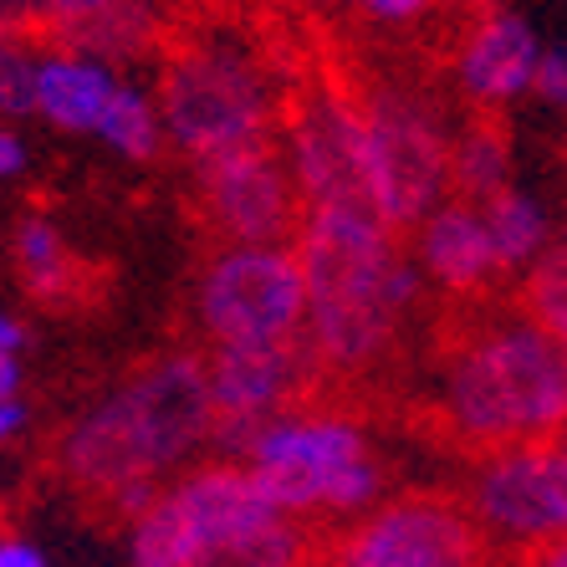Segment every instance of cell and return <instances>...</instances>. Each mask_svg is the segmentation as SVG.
Here are the masks:
<instances>
[{
  "label": "cell",
  "instance_id": "obj_5",
  "mask_svg": "<svg viewBox=\"0 0 567 567\" xmlns=\"http://www.w3.org/2000/svg\"><path fill=\"white\" fill-rule=\"evenodd\" d=\"M338 567H506V547L471 512L461 486L404 491L348 522Z\"/></svg>",
  "mask_w": 567,
  "mask_h": 567
},
{
  "label": "cell",
  "instance_id": "obj_11",
  "mask_svg": "<svg viewBox=\"0 0 567 567\" xmlns=\"http://www.w3.org/2000/svg\"><path fill=\"white\" fill-rule=\"evenodd\" d=\"M164 496H169L174 512L185 516L199 553L225 537H236V532H251L261 522H271V516H281V506L266 496V486L256 481L251 465H236V461L199 465V471L179 475Z\"/></svg>",
  "mask_w": 567,
  "mask_h": 567
},
{
  "label": "cell",
  "instance_id": "obj_10",
  "mask_svg": "<svg viewBox=\"0 0 567 567\" xmlns=\"http://www.w3.org/2000/svg\"><path fill=\"white\" fill-rule=\"evenodd\" d=\"M414 246H420V261L430 266V277L440 281L445 297H475V302L512 297L516 277H512V266L496 256V240H491L475 205L450 199L445 210H435L420 225Z\"/></svg>",
  "mask_w": 567,
  "mask_h": 567
},
{
  "label": "cell",
  "instance_id": "obj_25",
  "mask_svg": "<svg viewBox=\"0 0 567 567\" xmlns=\"http://www.w3.org/2000/svg\"><path fill=\"white\" fill-rule=\"evenodd\" d=\"M16 389H21V363L16 353H0V404H16Z\"/></svg>",
  "mask_w": 567,
  "mask_h": 567
},
{
  "label": "cell",
  "instance_id": "obj_13",
  "mask_svg": "<svg viewBox=\"0 0 567 567\" xmlns=\"http://www.w3.org/2000/svg\"><path fill=\"white\" fill-rule=\"evenodd\" d=\"M348 522L338 516H271L251 532L215 542L195 557V567H328L338 557Z\"/></svg>",
  "mask_w": 567,
  "mask_h": 567
},
{
  "label": "cell",
  "instance_id": "obj_21",
  "mask_svg": "<svg viewBox=\"0 0 567 567\" xmlns=\"http://www.w3.org/2000/svg\"><path fill=\"white\" fill-rule=\"evenodd\" d=\"M506 567H567V532L506 547Z\"/></svg>",
  "mask_w": 567,
  "mask_h": 567
},
{
  "label": "cell",
  "instance_id": "obj_33",
  "mask_svg": "<svg viewBox=\"0 0 567 567\" xmlns=\"http://www.w3.org/2000/svg\"><path fill=\"white\" fill-rule=\"evenodd\" d=\"M563 154H567V138H563Z\"/></svg>",
  "mask_w": 567,
  "mask_h": 567
},
{
  "label": "cell",
  "instance_id": "obj_32",
  "mask_svg": "<svg viewBox=\"0 0 567 567\" xmlns=\"http://www.w3.org/2000/svg\"><path fill=\"white\" fill-rule=\"evenodd\" d=\"M328 567H338V557H332V563H328Z\"/></svg>",
  "mask_w": 567,
  "mask_h": 567
},
{
  "label": "cell",
  "instance_id": "obj_26",
  "mask_svg": "<svg viewBox=\"0 0 567 567\" xmlns=\"http://www.w3.org/2000/svg\"><path fill=\"white\" fill-rule=\"evenodd\" d=\"M21 343H27V332H21V322L0 312V353H16Z\"/></svg>",
  "mask_w": 567,
  "mask_h": 567
},
{
  "label": "cell",
  "instance_id": "obj_14",
  "mask_svg": "<svg viewBox=\"0 0 567 567\" xmlns=\"http://www.w3.org/2000/svg\"><path fill=\"white\" fill-rule=\"evenodd\" d=\"M118 87L123 82L113 78L107 62L47 47V52H41V78H37V113L52 123V128L97 133L107 118V107H113V97H118Z\"/></svg>",
  "mask_w": 567,
  "mask_h": 567
},
{
  "label": "cell",
  "instance_id": "obj_30",
  "mask_svg": "<svg viewBox=\"0 0 567 567\" xmlns=\"http://www.w3.org/2000/svg\"><path fill=\"white\" fill-rule=\"evenodd\" d=\"M557 455H563V461H567V440H563V445H557Z\"/></svg>",
  "mask_w": 567,
  "mask_h": 567
},
{
  "label": "cell",
  "instance_id": "obj_24",
  "mask_svg": "<svg viewBox=\"0 0 567 567\" xmlns=\"http://www.w3.org/2000/svg\"><path fill=\"white\" fill-rule=\"evenodd\" d=\"M21 164H27V148H21V138H16L11 128H0V179H6V174H16Z\"/></svg>",
  "mask_w": 567,
  "mask_h": 567
},
{
  "label": "cell",
  "instance_id": "obj_20",
  "mask_svg": "<svg viewBox=\"0 0 567 567\" xmlns=\"http://www.w3.org/2000/svg\"><path fill=\"white\" fill-rule=\"evenodd\" d=\"M97 133H103V138L118 148L123 158H148L158 148V113H154V103H148L138 87H128V82H123Z\"/></svg>",
  "mask_w": 567,
  "mask_h": 567
},
{
  "label": "cell",
  "instance_id": "obj_18",
  "mask_svg": "<svg viewBox=\"0 0 567 567\" xmlns=\"http://www.w3.org/2000/svg\"><path fill=\"white\" fill-rule=\"evenodd\" d=\"M107 6H118V0H0V11H6L11 31L41 41V47H56L78 21L107 11Z\"/></svg>",
  "mask_w": 567,
  "mask_h": 567
},
{
  "label": "cell",
  "instance_id": "obj_27",
  "mask_svg": "<svg viewBox=\"0 0 567 567\" xmlns=\"http://www.w3.org/2000/svg\"><path fill=\"white\" fill-rule=\"evenodd\" d=\"M21 424H27V410H21V404H0V445H6Z\"/></svg>",
  "mask_w": 567,
  "mask_h": 567
},
{
  "label": "cell",
  "instance_id": "obj_3",
  "mask_svg": "<svg viewBox=\"0 0 567 567\" xmlns=\"http://www.w3.org/2000/svg\"><path fill=\"white\" fill-rule=\"evenodd\" d=\"M251 471L291 516H348L379 496V461L343 420H281L251 440Z\"/></svg>",
  "mask_w": 567,
  "mask_h": 567
},
{
  "label": "cell",
  "instance_id": "obj_22",
  "mask_svg": "<svg viewBox=\"0 0 567 567\" xmlns=\"http://www.w3.org/2000/svg\"><path fill=\"white\" fill-rule=\"evenodd\" d=\"M532 87H537L542 97H553V103L567 107V47H557V52H547L537 62V78H532Z\"/></svg>",
  "mask_w": 567,
  "mask_h": 567
},
{
  "label": "cell",
  "instance_id": "obj_12",
  "mask_svg": "<svg viewBox=\"0 0 567 567\" xmlns=\"http://www.w3.org/2000/svg\"><path fill=\"white\" fill-rule=\"evenodd\" d=\"M537 41L527 21H516L502 6H486L465 31L461 56H455V87L465 103H506V97L527 93L537 78Z\"/></svg>",
  "mask_w": 567,
  "mask_h": 567
},
{
  "label": "cell",
  "instance_id": "obj_1",
  "mask_svg": "<svg viewBox=\"0 0 567 567\" xmlns=\"http://www.w3.org/2000/svg\"><path fill=\"white\" fill-rule=\"evenodd\" d=\"M445 394L399 420L471 465L557 450L567 440V348L512 297H445L430 322Z\"/></svg>",
  "mask_w": 567,
  "mask_h": 567
},
{
  "label": "cell",
  "instance_id": "obj_9",
  "mask_svg": "<svg viewBox=\"0 0 567 567\" xmlns=\"http://www.w3.org/2000/svg\"><path fill=\"white\" fill-rule=\"evenodd\" d=\"M461 491L491 537H506V547L567 532V461L557 450L481 465V475Z\"/></svg>",
  "mask_w": 567,
  "mask_h": 567
},
{
  "label": "cell",
  "instance_id": "obj_8",
  "mask_svg": "<svg viewBox=\"0 0 567 567\" xmlns=\"http://www.w3.org/2000/svg\"><path fill=\"white\" fill-rule=\"evenodd\" d=\"M113 404H118L123 424L133 430L154 471L179 465L199 440L215 435L210 379H205V358L195 353H164L144 363L113 394Z\"/></svg>",
  "mask_w": 567,
  "mask_h": 567
},
{
  "label": "cell",
  "instance_id": "obj_15",
  "mask_svg": "<svg viewBox=\"0 0 567 567\" xmlns=\"http://www.w3.org/2000/svg\"><path fill=\"white\" fill-rule=\"evenodd\" d=\"M512 164V118L502 103H465V118L450 138V195L461 205H486L506 189Z\"/></svg>",
  "mask_w": 567,
  "mask_h": 567
},
{
  "label": "cell",
  "instance_id": "obj_6",
  "mask_svg": "<svg viewBox=\"0 0 567 567\" xmlns=\"http://www.w3.org/2000/svg\"><path fill=\"white\" fill-rule=\"evenodd\" d=\"M281 144H287L291 169L302 179V195L312 210H343L379 220L369 195V169H363L358 118L338 97V87L317 72V62L297 72L281 93Z\"/></svg>",
  "mask_w": 567,
  "mask_h": 567
},
{
  "label": "cell",
  "instance_id": "obj_29",
  "mask_svg": "<svg viewBox=\"0 0 567 567\" xmlns=\"http://www.w3.org/2000/svg\"><path fill=\"white\" fill-rule=\"evenodd\" d=\"M557 343H563V348H567V328H563V332H557Z\"/></svg>",
  "mask_w": 567,
  "mask_h": 567
},
{
  "label": "cell",
  "instance_id": "obj_23",
  "mask_svg": "<svg viewBox=\"0 0 567 567\" xmlns=\"http://www.w3.org/2000/svg\"><path fill=\"white\" fill-rule=\"evenodd\" d=\"M0 567H47V557L21 537H0Z\"/></svg>",
  "mask_w": 567,
  "mask_h": 567
},
{
  "label": "cell",
  "instance_id": "obj_31",
  "mask_svg": "<svg viewBox=\"0 0 567 567\" xmlns=\"http://www.w3.org/2000/svg\"><path fill=\"white\" fill-rule=\"evenodd\" d=\"M322 6H338V0H322Z\"/></svg>",
  "mask_w": 567,
  "mask_h": 567
},
{
  "label": "cell",
  "instance_id": "obj_2",
  "mask_svg": "<svg viewBox=\"0 0 567 567\" xmlns=\"http://www.w3.org/2000/svg\"><path fill=\"white\" fill-rule=\"evenodd\" d=\"M307 56L277 37L189 27L158 41V123L189 158L256 144L281 133L287 78L307 72Z\"/></svg>",
  "mask_w": 567,
  "mask_h": 567
},
{
  "label": "cell",
  "instance_id": "obj_19",
  "mask_svg": "<svg viewBox=\"0 0 567 567\" xmlns=\"http://www.w3.org/2000/svg\"><path fill=\"white\" fill-rule=\"evenodd\" d=\"M41 41L6 31L0 37V118H27L37 113V78H41Z\"/></svg>",
  "mask_w": 567,
  "mask_h": 567
},
{
  "label": "cell",
  "instance_id": "obj_16",
  "mask_svg": "<svg viewBox=\"0 0 567 567\" xmlns=\"http://www.w3.org/2000/svg\"><path fill=\"white\" fill-rule=\"evenodd\" d=\"M16 261H21L31 297L52 307H78L97 291V277L87 271V261L66 251L62 230L52 220H41V215L21 220V230H16Z\"/></svg>",
  "mask_w": 567,
  "mask_h": 567
},
{
  "label": "cell",
  "instance_id": "obj_7",
  "mask_svg": "<svg viewBox=\"0 0 567 567\" xmlns=\"http://www.w3.org/2000/svg\"><path fill=\"white\" fill-rule=\"evenodd\" d=\"M307 277L297 251H256L230 246L199 277V328L215 348L287 343L302 332Z\"/></svg>",
  "mask_w": 567,
  "mask_h": 567
},
{
  "label": "cell",
  "instance_id": "obj_4",
  "mask_svg": "<svg viewBox=\"0 0 567 567\" xmlns=\"http://www.w3.org/2000/svg\"><path fill=\"white\" fill-rule=\"evenodd\" d=\"M195 205L205 236L225 240V251L230 246L291 251L312 220V205H307L302 179L291 169L281 133L199 158Z\"/></svg>",
  "mask_w": 567,
  "mask_h": 567
},
{
  "label": "cell",
  "instance_id": "obj_17",
  "mask_svg": "<svg viewBox=\"0 0 567 567\" xmlns=\"http://www.w3.org/2000/svg\"><path fill=\"white\" fill-rule=\"evenodd\" d=\"M481 210V220H486L491 240H496V256H502L506 266H522L532 251H537L542 240V215L532 210L527 199L516 195V189H496V195L486 199V205H475Z\"/></svg>",
  "mask_w": 567,
  "mask_h": 567
},
{
  "label": "cell",
  "instance_id": "obj_28",
  "mask_svg": "<svg viewBox=\"0 0 567 567\" xmlns=\"http://www.w3.org/2000/svg\"><path fill=\"white\" fill-rule=\"evenodd\" d=\"M6 31H11V21H6V11H0V37H6Z\"/></svg>",
  "mask_w": 567,
  "mask_h": 567
}]
</instances>
